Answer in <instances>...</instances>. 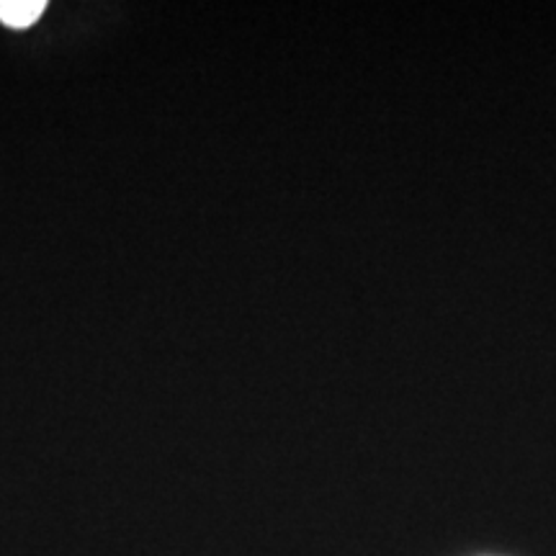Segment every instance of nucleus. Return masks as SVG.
Segmentation results:
<instances>
[{
  "mask_svg": "<svg viewBox=\"0 0 556 556\" xmlns=\"http://www.w3.org/2000/svg\"><path fill=\"white\" fill-rule=\"evenodd\" d=\"M45 0H0V21L9 29H29L45 13Z\"/></svg>",
  "mask_w": 556,
  "mask_h": 556,
  "instance_id": "nucleus-1",
  "label": "nucleus"
}]
</instances>
